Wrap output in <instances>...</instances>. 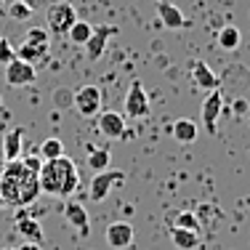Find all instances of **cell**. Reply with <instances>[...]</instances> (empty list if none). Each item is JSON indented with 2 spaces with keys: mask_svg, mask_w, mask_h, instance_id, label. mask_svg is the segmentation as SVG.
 <instances>
[{
  "mask_svg": "<svg viewBox=\"0 0 250 250\" xmlns=\"http://www.w3.org/2000/svg\"><path fill=\"white\" fill-rule=\"evenodd\" d=\"M0 194H3L5 205L27 208L40 197V178L38 173L24 168L21 157L11 160V163H5L3 176H0Z\"/></svg>",
  "mask_w": 250,
  "mask_h": 250,
  "instance_id": "1",
  "label": "cell"
},
{
  "mask_svg": "<svg viewBox=\"0 0 250 250\" xmlns=\"http://www.w3.org/2000/svg\"><path fill=\"white\" fill-rule=\"evenodd\" d=\"M40 192L53 194V197H69L80 184V173H77V165L72 157L62 154L56 160H43V168H40Z\"/></svg>",
  "mask_w": 250,
  "mask_h": 250,
  "instance_id": "2",
  "label": "cell"
},
{
  "mask_svg": "<svg viewBox=\"0 0 250 250\" xmlns=\"http://www.w3.org/2000/svg\"><path fill=\"white\" fill-rule=\"evenodd\" d=\"M45 21H48V32H56V35H67L69 27L77 21V14H75V5L67 3V0H59L48 8L45 14Z\"/></svg>",
  "mask_w": 250,
  "mask_h": 250,
  "instance_id": "3",
  "label": "cell"
},
{
  "mask_svg": "<svg viewBox=\"0 0 250 250\" xmlns=\"http://www.w3.org/2000/svg\"><path fill=\"white\" fill-rule=\"evenodd\" d=\"M125 181V173L123 170H99L96 176L91 178V189H88V194H91L93 202H104L106 197H109V192L117 187V184Z\"/></svg>",
  "mask_w": 250,
  "mask_h": 250,
  "instance_id": "4",
  "label": "cell"
},
{
  "mask_svg": "<svg viewBox=\"0 0 250 250\" xmlns=\"http://www.w3.org/2000/svg\"><path fill=\"white\" fill-rule=\"evenodd\" d=\"M72 106L83 117H96L101 112V88L99 85H80L75 91Z\"/></svg>",
  "mask_w": 250,
  "mask_h": 250,
  "instance_id": "5",
  "label": "cell"
},
{
  "mask_svg": "<svg viewBox=\"0 0 250 250\" xmlns=\"http://www.w3.org/2000/svg\"><path fill=\"white\" fill-rule=\"evenodd\" d=\"M125 115L133 117V120H141V117L149 115V96H146L141 80H133L125 93Z\"/></svg>",
  "mask_w": 250,
  "mask_h": 250,
  "instance_id": "6",
  "label": "cell"
},
{
  "mask_svg": "<svg viewBox=\"0 0 250 250\" xmlns=\"http://www.w3.org/2000/svg\"><path fill=\"white\" fill-rule=\"evenodd\" d=\"M3 75H5V83H8L11 88H24V85H32V83L38 80L35 64H27V62H21V59H14V62L5 64Z\"/></svg>",
  "mask_w": 250,
  "mask_h": 250,
  "instance_id": "7",
  "label": "cell"
},
{
  "mask_svg": "<svg viewBox=\"0 0 250 250\" xmlns=\"http://www.w3.org/2000/svg\"><path fill=\"white\" fill-rule=\"evenodd\" d=\"M117 32H120V27H115V24L93 27L91 38H88V43H85V56L91 59V62H99V59L104 56V51H106V43H109V38H115Z\"/></svg>",
  "mask_w": 250,
  "mask_h": 250,
  "instance_id": "8",
  "label": "cell"
},
{
  "mask_svg": "<svg viewBox=\"0 0 250 250\" xmlns=\"http://www.w3.org/2000/svg\"><path fill=\"white\" fill-rule=\"evenodd\" d=\"M224 112V96L221 91H210L208 93V99L202 101V125H205L208 133H216V125H218V117H221Z\"/></svg>",
  "mask_w": 250,
  "mask_h": 250,
  "instance_id": "9",
  "label": "cell"
},
{
  "mask_svg": "<svg viewBox=\"0 0 250 250\" xmlns=\"http://www.w3.org/2000/svg\"><path fill=\"white\" fill-rule=\"evenodd\" d=\"M64 218H67L83 237L91 234V218H88V210L83 208V202H75V200L64 202Z\"/></svg>",
  "mask_w": 250,
  "mask_h": 250,
  "instance_id": "10",
  "label": "cell"
},
{
  "mask_svg": "<svg viewBox=\"0 0 250 250\" xmlns=\"http://www.w3.org/2000/svg\"><path fill=\"white\" fill-rule=\"evenodd\" d=\"M99 130L106 139H123L125 136V117L120 112H112V109L99 112Z\"/></svg>",
  "mask_w": 250,
  "mask_h": 250,
  "instance_id": "11",
  "label": "cell"
},
{
  "mask_svg": "<svg viewBox=\"0 0 250 250\" xmlns=\"http://www.w3.org/2000/svg\"><path fill=\"white\" fill-rule=\"evenodd\" d=\"M133 242V226L128 221H115L106 226V245L115 248V250H123Z\"/></svg>",
  "mask_w": 250,
  "mask_h": 250,
  "instance_id": "12",
  "label": "cell"
},
{
  "mask_svg": "<svg viewBox=\"0 0 250 250\" xmlns=\"http://www.w3.org/2000/svg\"><path fill=\"white\" fill-rule=\"evenodd\" d=\"M157 16L160 21H163L165 29H181L187 27V19H184L181 8L173 3H168V0H157Z\"/></svg>",
  "mask_w": 250,
  "mask_h": 250,
  "instance_id": "13",
  "label": "cell"
},
{
  "mask_svg": "<svg viewBox=\"0 0 250 250\" xmlns=\"http://www.w3.org/2000/svg\"><path fill=\"white\" fill-rule=\"evenodd\" d=\"M192 83L202 91H216L218 88V77L213 75V69L205 62H192Z\"/></svg>",
  "mask_w": 250,
  "mask_h": 250,
  "instance_id": "14",
  "label": "cell"
},
{
  "mask_svg": "<svg viewBox=\"0 0 250 250\" xmlns=\"http://www.w3.org/2000/svg\"><path fill=\"white\" fill-rule=\"evenodd\" d=\"M16 59H21V62H27V64L45 62V59H48V43H29V40H24V43L16 48Z\"/></svg>",
  "mask_w": 250,
  "mask_h": 250,
  "instance_id": "15",
  "label": "cell"
},
{
  "mask_svg": "<svg viewBox=\"0 0 250 250\" xmlns=\"http://www.w3.org/2000/svg\"><path fill=\"white\" fill-rule=\"evenodd\" d=\"M170 136H173L176 141H181V144H192V141H197L200 136V128L194 120H187V117H181V120H176L170 125Z\"/></svg>",
  "mask_w": 250,
  "mask_h": 250,
  "instance_id": "16",
  "label": "cell"
},
{
  "mask_svg": "<svg viewBox=\"0 0 250 250\" xmlns=\"http://www.w3.org/2000/svg\"><path fill=\"white\" fill-rule=\"evenodd\" d=\"M170 242H173L178 250H197L200 248V231L170 226Z\"/></svg>",
  "mask_w": 250,
  "mask_h": 250,
  "instance_id": "17",
  "label": "cell"
},
{
  "mask_svg": "<svg viewBox=\"0 0 250 250\" xmlns=\"http://www.w3.org/2000/svg\"><path fill=\"white\" fill-rule=\"evenodd\" d=\"M16 229H19V234L24 237V240L40 242V245H43V226H40V221H35V218L19 213V216H16Z\"/></svg>",
  "mask_w": 250,
  "mask_h": 250,
  "instance_id": "18",
  "label": "cell"
},
{
  "mask_svg": "<svg viewBox=\"0 0 250 250\" xmlns=\"http://www.w3.org/2000/svg\"><path fill=\"white\" fill-rule=\"evenodd\" d=\"M21 144H24V139H21V130L19 128L8 130V133L3 136V157H5V163L21 157Z\"/></svg>",
  "mask_w": 250,
  "mask_h": 250,
  "instance_id": "19",
  "label": "cell"
},
{
  "mask_svg": "<svg viewBox=\"0 0 250 250\" xmlns=\"http://www.w3.org/2000/svg\"><path fill=\"white\" fill-rule=\"evenodd\" d=\"M242 45V32L237 24H226L221 27V32H218V48L224 51H237Z\"/></svg>",
  "mask_w": 250,
  "mask_h": 250,
  "instance_id": "20",
  "label": "cell"
},
{
  "mask_svg": "<svg viewBox=\"0 0 250 250\" xmlns=\"http://www.w3.org/2000/svg\"><path fill=\"white\" fill-rule=\"evenodd\" d=\"M112 163V152L109 149H96V146H88V168L93 170V173H99V170H106Z\"/></svg>",
  "mask_w": 250,
  "mask_h": 250,
  "instance_id": "21",
  "label": "cell"
},
{
  "mask_svg": "<svg viewBox=\"0 0 250 250\" xmlns=\"http://www.w3.org/2000/svg\"><path fill=\"white\" fill-rule=\"evenodd\" d=\"M91 32H93V24H88V21H80V19H77L75 24L69 27L67 38H69V43H75V45H85L88 38H91Z\"/></svg>",
  "mask_w": 250,
  "mask_h": 250,
  "instance_id": "22",
  "label": "cell"
},
{
  "mask_svg": "<svg viewBox=\"0 0 250 250\" xmlns=\"http://www.w3.org/2000/svg\"><path fill=\"white\" fill-rule=\"evenodd\" d=\"M64 154V144L62 139H56V136H51V139H45L43 144H40V157L43 160H56Z\"/></svg>",
  "mask_w": 250,
  "mask_h": 250,
  "instance_id": "23",
  "label": "cell"
},
{
  "mask_svg": "<svg viewBox=\"0 0 250 250\" xmlns=\"http://www.w3.org/2000/svg\"><path fill=\"white\" fill-rule=\"evenodd\" d=\"M170 224H173V226H181V229L200 231V218H197V213H189V210H181V213H176V216L170 218Z\"/></svg>",
  "mask_w": 250,
  "mask_h": 250,
  "instance_id": "24",
  "label": "cell"
},
{
  "mask_svg": "<svg viewBox=\"0 0 250 250\" xmlns=\"http://www.w3.org/2000/svg\"><path fill=\"white\" fill-rule=\"evenodd\" d=\"M32 11L35 8L27 3V0H16V3L8 5V16H11V19H19V21L29 19V16H32Z\"/></svg>",
  "mask_w": 250,
  "mask_h": 250,
  "instance_id": "25",
  "label": "cell"
},
{
  "mask_svg": "<svg viewBox=\"0 0 250 250\" xmlns=\"http://www.w3.org/2000/svg\"><path fill=\"white\" fill-rule=\"evenodd\" d=\"M16 59V48L11 45V40L8 38H0V64H8V62H14Z\"/></svg>",
  "mask_w": 250,
  "mask_h": 250,
  "instance_id": "26",
  "label": "cell"
},
{
  "mask_svg": "<svg viewBox=\"0 0 250 250\" xmlns=\"http://www.w3.org/2000/svg\"><path fill=\"white\" fill-rule=\"evenodd\" d=\"M75 99V91H69V88H56V93H53V104L56 106H69Z\"/></svg>",
  "mask_w": 250,
  "mask_h": 250,
  "instance_id": "27",
  "label": "cell"
},
{
  "mask_svg": "<svg viewBox=\"0 0 250 250\" xmlns=\"http://www.w3.org/2000/svg\"><path fill=\"white\" fill-rule=\"evenodd\" d=\"M48 29H43V27H32V29H27V40L29 43H48Z\"/></svg>",
  "mask_w": 250,
  "mask_h": 250,
  "instance_id": "28",
  "label": "cell"
},
{
  "mask_svg": "<svg viewBox=\"0 0 250 250\" xmlns=\"http://www.w3.org/2000/svg\"><path fill=\"white\" fill-rule=\"evenodd\" d=\"M21 163H24V168H29L32 173H40V168H43V157H40V154H27V157H21Z\"/></svg>",
  "mask_w": 250,
  "mask_h": 250,
  "instance_id": "29",
  "label": "cell"
},
{
  "mask_svg": "<svg viewBox=\"0 0 250 250\" xmlns=\"http://www.w3.org/2000/svg\"><path fill=\"white\" fill-rule=\"evenodd\" d=\"M19 250H43V245H40V242H24V245H19Z\"/></svg>",
  "mask_w": 250,
  "mask_h": 250,
  "instance_id": "30",
  "label": "cell"
},
{
  "mask_svg": "<svg viewBox=\"0 0 250 250\" xmlns=\"http://www.w3.org/2000/svg\"><path fill=\"white\" fill-rule=\"evenodd\" d=\"M245 101H237V104H234V112H240V115H242V112H245Z\"/></svg>",
  "mask_w": 250,
  "mask_h": 250,
  "instance_id": "31",
  "label": "cell"
},
{
  "mask_svg": "<svg viewBox=\"0 0 250 250\" xmlns=\"http://www.w3.org/2000/svg\"><path fill=\"white\" fill-rule=\"evenodd\" d=\"M242 205H245V208H250V194H248L245 200H242Z\"/></svg>",
  "mask_w": 250,
  "mask_h": 250,
  "instance_id": "32",
  "label": "cell"
},
{
  "mask_svg": "<svg viewBox=\"0 0 250 250\" xmlns=\"http://www.w3.org/2000/svg\"><path fill=\"white\" fill-rule=\"evenodd\" d=\"M27 3H29V5H32V8H35V5H38V3H40V0H27Z\"/></svg>",
  "mask_w": 250,
  "mask_h": 250,
  "instance_id": "33",
  "label": "cell"
},
{
  "mask_svg": "<svg viewBox=\"0 0 250 250\" xmlns=\"http://www.w3.org/2000/svg\"><path fill=\"white\" fill-rule=\"evenodd\" d=\"M5 205V200H3V194H0V208H3Z\"/></svg>",
  "mask_w": 250,
  "mask_h": 250,
  "instance_id": "34",
  "label": "cell"
},
{
  "mask_svg": "<svg viewBox=\"0 0 250 250\" xmlns=\"http://www.w3.org/2000/svg\"><path fill=\"white\" fill-rule=\"evenodd\" d=\"M3 250H19V248H3Z\"/></svg>",
  "mask_w": 250,
  "mask_h": 250,
  "instance_id": "35",
  "label": "cell"
},
{
  "mask_svg": "<svg viewBox=\"0 0 250 250\" xmlns=\"http://www.w3.org/2000/svg\"><path fill=\"white\" fill-rule=\"evenodd\" d=\"M0 106H3V99H0Z\"/></svg>",
  "mask_w": 250,
  "mask_h": 250,
  "instance_id": "36",
  "label": "cell"
},
{
  "mask_svg": "<svg viewBox=\"0 0 250 250\" xmlns=\"http://www.w3.org/2000/svg\"><path fill=\"white\" fill-rule=\"evenodd\" d=\"M3 3H5V0H0V5H3Z\"/></svg>",
  "mask_w": 250,
  "mask_h": 250,
  "instance_id": "37",
  "label": "cell"
}]
</instances>
